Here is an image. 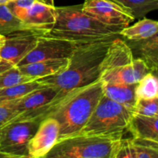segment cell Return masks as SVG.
Listing matches in <instances>:
<instances>
[{"label":"cell","instance_id":"obj_1","mask_svg":"<svg viewBox=\"0 0 158 158\" xmlns=\"http://www.w3.org/2000/svg\"><path fill=\"white\" fill-rule=\"evenodd\" d=\"M116 37L79 43L69 58L68 67L62 73L39 79L56 87L62 94L100 80L101 64L108 47Z\"/></svg>","mask_w":158,"mask_h":158},{"label":"cell","instance_id":"obj_2","mask_svg":"<svg viewBox=\"0 0 158 158\" xmlns=\"http://www.w3.org/2000/svg\"><path fill=\"white\" fill-rule=\"evenodd\" d=\"M103 96V83L101 80L74 89L66 94L61 103L47 116L58 122V142L80 132Z\"/></svg>","mask_w":158,"mask_h":158},{"label":"cell","instance_id":"obj_3","mask_svg":"<svg viewBox=\"0 0 158 158\" xmlns=\"http://www.w3.org/2000/svg\"><path fill=\"white\" fill-rule=\"evenodd\" d=\"M56 23L48 35L77 43L117 37L123 27L105 25L85 13L82 5L56 7Z\"/></svg>","mask_w":158,"mask_h":158},{"label":"cell","instance_id":"obj_4","mask_svg":"<svg viewBox=\"0 0 158 158\" xmlns=\"http://www.w3.org/2000/svg\"><path fill=\"white\" fill-rule=\"evenodd\" d=\"M149 72L146 63L134 58L127 43L117 36L112 40L102 62L100 80L103 83L136 84Z\"/></svg>","mask_w":158,"mask_h":158},{"label":"cell","instance_id":"obj_5","mask_svg":"<svg viewBox=\"0 0 158 158\" xmlns=\"http://www.w3.org/2000/svg\"><path fill=\"white\" fill-rule=\"evenodd\" d=\"M122 138L77 134L57 142L45 158H115Z\"/></svg>","mask_w":158,"mask_h":158},{"label":"cell","instance_id":"obj_6","mask_svg":"<svg viewBox=\"0 0 158 158\" xmlns=\"http://www.w3.org/2000/svg\"><path fill=\"white\" fill-rule=\"evenodd\" d=\"M133 113L132 110L103 95L78 134L123 136Z\"/></svg>","mask_w":158,"mask_h":158},{"label":"cell","instance_id":"obj_7","mask_svg":"<svg viewBox=\"0 0 158 158\" xmlns=\"http://www.w3.org/2000/svg\"><path fill=\"white\" fill-rule=\"evenodd\" d=\"M42 119L10 122L0 127V150L12 158H29L28 143Z\"/></svg>","mask_w":158,"mask_h":158},{"label":"cell","instance_id":"obj_8","mask_svg":"<svg viewBox=\"0 0 158 158\" xmlns=\"http://www.w3.org/2000/svg\"><path fill=\"white\" fill-rule=\"evenodd\" d=\"M78 44L75 42L45 34L40 36L35 47L16 66L49 59H69Z\"/></svg>","mask_w":158,"mask_h":158},{"label":"cell","instance_id":"obj_9","mask_svg":"<svg viewBox=\"0 0 158 158\" xmlns=\"http://www.w3.org/2000/svg\"><path fill=\"white\" fill-rule=\"evenodd\" d=\"M43 32L23 29L5 35V43L0 51V57L13 65H17L36 45Z\"/></svg>","mask_w":158,"mask_h":158},{"label":"cell","instance_id":"obj_10","mask_svg":"<svg viewBox=\"0 0 158 158\" xmlns=\"http://www.w3.org/2000/svg\"><path fill=\"white\" fill-rule=\"evenodd\" d=\"M85 13L105 25L126 28L134 21V15L110 0H86L82 4Z\"/></svg>","mask_w":158,"mask_h":158},{"label":"cell","instance_id":"obj_11","mask_svg":"<svg viewBox=\"0 0 158 158\" xmlns=\"http://www.w3.org/2000/svg\"><path fill=\"white\" fill-rule=\"evenodd\" d=\"M60 126L56 120L47 117L40 122L34 135L28 143L29 158H43L58 142Z\"/></svg>","mask_w":158,"mask_h":158},{"label":"cell","instance_id":"obj_12","mask_svg":"<svg viewBox=\"0 0 158 158\" xmlns=\"http://www.w3.org/2000/svg\"><path fill=\"white\" fill-rule=\"evenodd\" d=\"M56 13L53 5L36 1L20 17L26 29L48 34L56 23Z\"/></svg>","mask_w":158,"mask_h":158},{"label":"cell","instance_id":"obj_13","mask_svg":"<svg viewBox=\"0 0 158 158\" xmlns=\"http://www.w3.org/2000/svg\"><path fill=\"white\" fill-rule=\"evenodd\" d=\"M158 141L132 137L122 138L115 158H157Z\"/></svg>","mask_w":158,"mask_h":158},{"label":"cell","instance_id":"obj_14","mask_svg":"<svg viewBox=\"0 0 158 158\" xmlns=\"http://www.w3.org/2000/svg\"><path fill=\"white\" fill-rule=\"evenodd\" d=\"M69 59H49L18 66L24 75L36 80L56 75L68 67Z\"/></svg>","mask_w":158,"mask_h":158},{"label":"cell","instance_id":"obj_15","mask_svg":"<svg viewBox=\"0 0 158 158\" xmlns=\"http://www.w3.org/2000/svg\"><path fill=\"white\" fill-rule=\"evenodd\" d=\"M127 131L133 137L158 141V116L147 117L133 113Z\"/></svg>","mask_w":158,"mask_h":158},{"label":"cell","instance_id":"obj_16","mask_svg":"<svg viewBox=\"0 0 158 158\" xmlns=\"http://www.w3.org/2000/svg\"><path fill=\"white\" fill-rule=\"evenodd\" d=\"M128 46L133 53H137L140 58L146 63L150 70L157 73L158 66V35L155 34L150 38L144 40L131 41Z\"/></svg>","mask_w":158,"mask_h":158},{"label":"cell","instance_id":"obj_17","mask_svg":"<svg viewBox=\"0 0 158 158\" xmlns=\"http://www.w3.org/2000/svg\"><path fill=\"white\" fill-rule=\"evenodd\" d=\"M136 84L103 83V95L133 110L137 100L135 94Z\"/></svg>","mask_w":158,"mask_h":158},{"label":"cell","instance_id":"obj_18","mask_svg":"<svg viewBox=\"0 0 158 158\" xmlns=\"http://www.w3.org/2000/svg\"><path fill=\"white\" fill-rule=\"evenodd\" d=\"M158 23L150 19H143L133 26L123 28L120 32V36L130 41L144 40L157 34Z\"/></svg>","mask_w":158,"mask_h":158},{"label":"cell","instance_id":"obj_19","mask_svg":"<svg viewBox=\"0 0 158 158\" xmlns=\"http://www.w3.org/2000/svg\"><path fill=\"white\" fill-rule=\"evenodd\" d=\"M47 86L48 85L43 83L42 80H35L9 87L0 88V103L18 100L32 91Z\"/></svg>","mask_w":158,"mask_h":158},{"label":"cell","instance_id":"obj_20","mask_svg":"<svg viewBox=\"0 0 158 158\" xmlns=\"http://www.w3.org/2000/svg\"><path fill=\"white\" fill-rule=\"evenodd\" d=\"M131 12L134 18L144 17L158 9V0H110Z\"/></svg>","mask_w":158,"mask_h":158},{"label":"cell","instance_id":"obj_21","mask_svg":"<svg viewBox=\"0 0 158 158\" xmlns=\"http://www.w3.org/2000/svg\"><path fill=\"white\" fill-rule=\"evenodd\" d=\"M135 94L137 100L158 98V80L157 75L152 72L147 73L136 84Z\"/></svg>","mask_w":158,"mask_h":158},{"label":"cell","instance_id":"obj_22","mask_svg":"<svg viewBox=\"0 0 158 158\" xmlns=\"http://www.w3.org/2000/svg\"><path fill=\"white\" fill-rule=\"evenodd\" d=\"M23 29L26 28L23 21L15 16L6 5H0V34L6 35Z\"/></svg>","mask_w":158,"mask_h":158},{"label":"cell","instance_id":"obj_23","mask_svg":"<svg viewBox=\"0 0 158 158\" xmlns=\"http://www.w3.org/2000/svg\"><path fill=\"white\" fill-rule=\"evenodd\" d=\"M35 80L36 79L22 73L18 66L14 65L7 70L0 73V88L9 87Z\"/></svg>","mask_w":158,"mask_h":158},{"label":"cell","instance_id":"obj_24","mask_svg":"<svg viewBox=\"0 0 158 158\" xmlns=\"http://www.w3.org/2000/svg\"><path fill=\"white\" fill-rule=\"evenodd\" d=\"M133 112L147 117H157L158 98L150 100L138 99L133 110Z\"/></svg>","mask_w":158,"mask_h":158},{"label":"cell","instance_id":"obj_25","mask_svg":"<svg viewBox=\"0 0 158 158\" xmlns=\"http://www.w3.org/2000/svg\"><path fill=\"white\" fill-rule=\"evenodd\" d=\"M19 100V99L0 103V127L18 115L17 104Z\"/></svg>","mask_w":158,"mask_h":158},{"label":"cell","instance_id":"obj_26","mask_svg":"<svg viewBox=\"0 0 158 158\" xmlns=\"http://www.w3.org/2000/svg\"><path fill=\"white\" fill-rule=\"evenodd\" d=\"M36 1L40 0H13L6 5L15 16L20 19L23 13Z\"/></svg>","mask_w":158,"mask_h":158},{"label":"cell","instance_id":"obj_27","mask_svg":"<svg viewBox=\"0 0 158 158\" xmlns=\"http://www.w3.org/2000/svg\"><path fill=\"white\" fill-rule=\"evenodd\" d=\"M5 39H6L5 35H1V34H0V51H1L2 47L3 46V45H4ZM0 60H1V57H0Z\"/></svg>","mask_w":158,"mask_h":158},{"label":"cell","instance_id":"obj_28","mask_svg":"<svg viewBox=\"0 0 158 158\" xmlns=\"http://www.w3.org/2000/svg\"><path fill=\"white\" fill-rule=\"evenodd\" d=\"M0 158H12V157L11 155H9V154H6V153L2 152L0 150Z\"/></svg>","mask_w":158,"mask_h":158},{"label":"cell","instance_id":"obj_29","mask_svg":"<svg viewBox=\"0 0 158 158\" xmlns=\"http://www.w3.org/2000/svg\"><path fill=\"white\" fill-rule=\"evenodd\" d=\"M11 1H13V0H0V5H6Z\"/></svg>","mask_w":158,"mask_h":158},{"label":"cell","instance_id":"obj_30","mask_svg":"<svg viewBox=\"0 0 158 158\" xmlns=\"http://www.w3.org/2000/svg\"><path fill=\"white\" fill-rule=\"evenodd\" d=\"M42 2H44L48 3V4L53 5V0H40Z\"/></svg>","mask_w":158,"mask_h":158}]
</instances>
